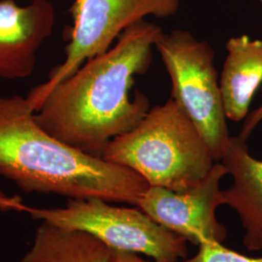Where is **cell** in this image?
<instances>
[{
  "instance_id": "ba28073f",
  "label": "cell",
  "mask_w": 262,
  "mask_h": 262,
  "mask_svg": "<svg viewBox=\"0 0 262 262\" xmlns=\"http://www.w3.org/2000/svg\"><path fill=\"white\" fill-rule=\"evenodd\" d=\"M56 11L50 0L19 5L0 0V78L19 80L32 75L37 53L54 31Z\"/></svg>"
},
{
  "instance_id": "52a82bcc",
  "label": "cell",
  "mask_w": 262,
  "mask_h": 262,
  "mask_svg": "<svg viewBox=\"0 0 262 262\" xmlns=\"http://www.w3.org/2000/svg\"><path fill=\"white\" fill-rule=\"evenodd\" d=\"M225 175L228 174L223 163L215 162L195 187L177 192L150 186L136 207L187 242L196 246L223 243L227 230L216 220L215 211L225 205L221 181Z\"/></svg>"
},
{
  "instance_id": "30bf717a",
  "label": "cell",
  "mask_w": 262,
  "mask_h": 262,
  "mask_svg": "<svg viewBox=\"0 0 262 262\" xmlns=\"http://www.w3.org/2000/svg\"><path fill=\"white\" fill-rule=\"evenodd\" d=\"M220 78L227 120L241 122L249 115L253 95L262 84V41L247 35L230 38Z\"/></svg>"
},
{
  "instance_id": "5bb4252c",
  "label": "cell",
  "mask_w": 262,
  "mask_h": 262,
  "mask_svg": "<svg viewBox=\"0 0 262 262\" xmlns=\"http://www.w3.org/2000/svg\"><path fill=\"white\" fill-rule=\"evenodd\" d=\"M262 122V104L254 111L249 113L248 117L246 118V122H244L242 131L240 133V137L244 140H247L248 137L252 134L253 129Z\"/></svg>"
},
{
  "instance_id": "9c48e42d",
  "label": "cell",
  "mask_w": 262,
  "mask_h": 262,
  "mask_svg": "<svg viewBox=\"0 0 262 262\" xmlns=\"http://www.w3.org/2000/svg\"><path fill=\"white\" fill-rule=\"evenodd\" d=\"M232 185L223 190L225 205L233 209L245 230L244 246L262 250V160L253 158L240 136H231L221 161Z\"/></svg>"
},
{
  "instance_id": "7a4b0ae2",
  "label": "cell",
  "mask_w": 262,
  "mask_h": 262,
  "mask_svg": "<svg viewBox=\"0 0 262 262\" xmlns=\"http://www.w3.org/2000/svg\"><path fill=\"white\" fill-rule=\"evenodd\" d=\"M0 175L26 192L137 206L150 187L135 171L49 134L27 97L0 95Z\"/></svg>"
},
{
  "instance_id": "7c38bea8",
  "label": "cell",
  "mask_w": 262,
  "mask_h": 262,
  "mask_svg": "<svg viewBox=\"0 0 262 262\" xmlns=\"http://www.w3.org/2000/svg\"><path fill=\"white\" fill-rule=\"evenodd\" d=\"M182 262H262L260 257H250L237 253L223 243H205L198 246V252Z\"/></svg>"
},
{
  "instance_id": "9a60e30c",
  "label": "cell",
  "mask_w": 262,
  "mask_h": 262,
  "mask_svg": "<svg viewBox=\"0 0 262 262\" xmlns=\"http://www.w3.org/2000/svg\"><path fill=\"white\" fill-rule=\"evenodd\" d=\"M139 253L113 249L111 262H149L138 255Z\"/></svg>"
},
{
  "instance_id": "277c9868",
  "label": "cell",
  "mask_w": 262,
  "mask_h": 262,
  "mask_svg": "<svg viewBox=\"0 0 262 262\" xmlns=\"http://www.w3.org/2000/svg\"><path fill=\"white\" fill-rule=\"evenodd\" d=\"M155 48L171 80V98L196 125L216 162L223 158L230 139L215 53L204 40L177 28L164 33Z\"/></svg>"
},
{
  "instance_id": "3957f363",
  "label": "cell",
  "mask_w": 262,
  "mask_h": 262,
  "mask_svg": "<svg viewBox=\"0 0 262 262\" xmlns=\"http://www.w3.org/2000/svg\"><path fill=\"white\" fill-rule=\"evenodd\" d=\"M102 158L135 171L151 187L177 192L195 187L216 162L173 98L150 108L136 127L110 141Z\"/></svg>"
},
{
  "instance_id": "6da1fadb",
  "label": "cell",
  "mask_w": 262,
  "mask_h": 262,
  "mask_svg": "<svg viewBox=\"0 0 262 262\" xmlns=\"http://www.w3.org/2000/svg\"><path fill=\"white\" fill-rule=\"evenodd\" d=\"M163 34L158 25L140 19L124 29L117 43L83 66L43 98L35 111L49 134L86 154L102 158L109 142L136 127L150 109L149 97L136 91L134 77L152 62Z\"/></svg>"
},
{
  "instance_id": "8992f818",
  "label": "cell",
  "mask_w": 262,
  "mask_h": 262,
  "mask_svg": "<svg viewBox=\"0 0 262 262\" xmlns=\"http://www.w3.org/2000/svg\"><path fill=\"white\" fill-rule=\"evenodd\" d=\"M181 0H74L69 10L73 26L66 48V58L54 67L47 81L33 88L28 103L35 112L56 84L72 75L84 62L108 51L124 29L148 16H174Z\"/></svg>"
},
{
  "instance_id": "8fae6325",
  "label": "cell",
  "mask_w": 262,
  "mask_h": 262,
  "mask_svg": "<svg viewBox=\"0 0 262 262\" xmlns=\"http://www.w3.org/2000/svg\"><path fill=\"white\" fill-rule=\"evenodd\" d=\"M113 249L90 233L41 222L18 262H111Z\"/></svg>"
},
{
  "instance_id": "5b68a950",
  "label": "cell",
  "mask_w": 262,
  "mask_h": 262,
  "mask_svg": "<svg viewBox=\"0 0 262 262\" xmlns=\"http://www.w3.org/2000/svg\"><path fill=\"white\" fill-rule=\"evenodd\" d=\"M40 222L93 235L114 250L143 253L155 262L187 258V240L155 222L138 207L113 206L99 198L70 199L63 207L33 208Z\"/></svg>"
},
{
  "instance_id": "4fadbf2b",
  "label": "cell",
  "mask_w": 262,
  "mask_h": 262,
  "mask_svg": "<svg viewBox=\"0 0 262 262\" xmlns=\"http://www.w3.org/2000/svg\"><path fill=\"white\" fill-rule=\"evenodd\" d=\"M29 206L26 205L18 195H7L0 190V212H19L28 213Z\"/></svg>"
},
{
  "instance_id": "2e32d148",
  "label": "cell",
  "mask_w": 262,
  "mask_h": 262,
  "mask_svg": "<svg viewBox=\"0 0 262 262\" xmlns=\"http://www.w3.org/2000/svg\"><path fill=\"white\" fill-rule=\"evenodd\" d=\"M260 3H261V5H262V0H260Z\"/></svg>"
}]
</instances>
